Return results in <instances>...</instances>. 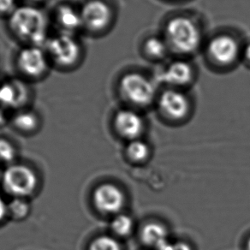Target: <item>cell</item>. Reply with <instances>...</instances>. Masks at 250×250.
Wrapping results in <instances>:
<instances>
[{"label":"cell","instance_id":"24","mask_svg":"<svg viewBox=\"0 0 250 250\" xmlns=\"http://www.w3.org/2000/svg\"><path fill=\"white\" fill-rule=\"evenodd\" d=\"M244 62L250 66V42L247 43L246 45H243L242 49V57Z\"/></svg>","mask_w":250,"mask_h":250},{"label":"cell","instance_id":"20","mask_svg":"<svg viewBox=\"0 0 250 250\" xmlns=\"http://www.w3.org/2000/svg\"><path fill=\"white\" fill-rule=\"evenodd\" d=\"M15 125L18 128L24 130H29L34 129L37 124V120L35 115L31 112H21L16 116L14 119Z\"/></svg>","mask_w":250,"mask_h":250},{"label":"cell","instance_id":"28","mask_svg":"<svg viewBox=\"0 0 250 250\" xmlns=\"http://www.w3.org/2000/svg\"><path fill=\"white\" fill-rule=\"evenodd\" d=\"M247 250H250V238L248 241V243H247Z\"/></svg>","mask_w":250,"mask_h":250},{"label":"cell","instance_id":"3","mask_svg":"<svg viewBox=\"0 0 250 250\" xmlns=\"http://www.w3.org/2000/svg\"><path fill=\"white\" fill-rule=\"evenodd\" d=\"M118 86L123 99L133 106L148 107L157 101L155 83L144 74L137 71L125 74Z\"/></svg>","mask_w":250,"mask_h":250},{"label":"cell","instance_id":"10","mask_svg":"<svg viewBox=\"0 0 250 250\" xmlns=\"http://www.w3.org/2000/svg\"><path fill=\"white\" fill-rule=\"evenodd\" d=\"M18 65L28 77H38L47 69V59L39 46L31 45L22 49L19 53Z\"/></svg>","mask_w":250,"mask_h":250},{"label":"cell","instance_id":"1","mask_svg":"<svg viewBox=\"0 0 250 250\" xmlns=\"http://www.w3.org/2000/svg\"><path fill=\"white\" fill-rule=\"evenodd\" d=\"M164 39L170 53L177 58L188 59L195 55L203 45V31L194 18L177 15L169 18L164 26Z\"/></svg>","mask_w":250,"mask_h":250},{"label":"cell","instance_id":"23","mask_svg":"<svg viewBox=\"0 0 250 250\" xmlns=\"http://www.w3.org/2000/svg\"><path fill=\"white\" fill-rule=\"evenodd\" d=\"M16 0H0V13L12 14L16 7Z\"/></svg>","mask_w":250,"mask_h":250},{"label":"cell","instance_id":"13","mask_svg":"<svg viewBox=\"0 0 250 250\" xmlns=\"http://www.w3.org/2000/svg\"><path fill=\"white\" fill-rule=\"evenodd\" d=\"M56 18L63 34L73 35L74 33L84 27L81 11L70 5L60 6L57 11Z\"/></svg>","mask_w":250,"mask_h":250},{"label":"cell","instance_id":"29","mask_svg":"<svg viewBox=\"0 0 250 250\" xmlns=\"http://www.w3.org/2000/svg\"><path fill=\"white\" fill-rule=\"evenodd\" d=\"M29 1H34V2H37V1H41V0H29Z\"/></svg>","mask_w":250,"mask_h":250},{"label":"cell","instance_id":"11","mask_svg":"<svg viewBox=\"0 0 250 250\" xmlns=\"http://www.w3.org/2000/svg\"><path fill=\"white\" fill-rule=\"evenodd\" d=\"M94 203L101 212L113 213L122 208L125 203V195L115 185L103 184L94 191Z\"/></svg>","mask_w":250,"mask_h":250},{"label":"cell","instance_id":"18","mask_svg":"<svg viewBox=\"0 0 250 250\" xmlns=\"http://www.w3.org/2000/svg\"><path fill=\"white\" fill-rule=\"evenodd\" d=\"M134 226L133 220L129 216L120 214L115 217L111 222L112 230L118 236H125L131 232Z\"/></svg>","mask_w":250,"mask_h":250},{"label":"cell","instance_id":"22","mask_svg":"<svg viewBox=\"0 0 250 250\" xmlns=\"http://www.w3.org/2000/svg\"><path fill=\"white\" fill-rule=\"evenodd\" d=\"M11 211L16 217H24L28 211V205L20 200H15L11 202Z\"/></svg>","mask_w":250,"mask_h":250},{"label":"cell","instance_id":"14","mask_svg":"<svg viewBox=\"0 0 250 250\" xmlns=\"http://www.w3.org/2000/svg\"><path fill=\"white\" fill-rule=\"evenodd\" d=\"M143 54L152 62H160L167 59L170 53L169 46L162 35L149 36L143 44Z\"/></svg>","mask_w":250,"mask_h":250},{"label":"cell","instance_id":"17","mask_svg":"<svg viewBox=\"0 0 250 250\" xmlns=\"http://www.w3.org/2000/svg\"><path fill=\"white\" fill-rule=\"evenodd\" d=\"M127 152L129 158L135 161H143L146 160L148 153L149 148L146 143L141 140H132L129 146L127 147Z\"/></svg>","mask_w":250,"mask_h":250},{"label":"cell","instance_id":"4","mask_svg":"<svg viewBox=\"0 0 250 250\" xmlns=\"http://www.w3.org/2000/svg\"><path fill=\"white\" fill-rule=\"evenodd\" d=\"M243 46L229 34H219L209 40L206 54L209 61L219 68H229L241 59Z\"/></svg>","mask_w":250,"mask_h":250},{"label":"cell","instance_id":"8","mask_svg":"<svg viewBox=\"0 0 250 250\" xmlns=\"http://www.w3.org/2000/svg\"><path fill=\"white\" fill-rule=\"evenodd\" d=\"M37 184L35 174L28 167L13 166L4 174V186L9 193L17 196H26L35 190Z\"/></svg>","mask_w":250,"mask_h":250},{"label":"cell","instance_id":"15","mask_svg":"<svg viewBox=\"0 0 250 250\" xmlns=\"http://www.w3.org/2000/svg\"><path fill=\"white\" fill-rule=\"evenodd\" d=\"M167 229L160 223H149L144 226L141 237L143 243L148 246L157 247L159 244L167 240Z\"/></svg>","mask_w":250,"mask_h":250},{"label":"cell","instance_id":"27","mask_svg":"<svg viewBox=\"0 0 250 250\" xmlns=\"http://www.w3.org/2000/svg\"><path fill=\"white\" fill-rule=\"evenodd\" d=\"M5 212H6V206L4 200L0 197V220L4 218Z\"/></svg>","mask_w":250,"mask_h":250},{"label":"cell","instance_id":"30","mask_svg":"<svg viewBox=\"0 0 250 250\" xmlns=\"http://www.w3.org/2000/svg\"><path fill=\"white\" fill-rule=\"evenodd\" d=\"M174 1H184V0H174Z\"/></svg>","mask_w":250,"mask_h":250},{"label":"cell","instance_id":"6","mask_svg":"<svg viewBox=\"0 0 250 250\" xmlns=\"http://www.w3.org/2000/svg\"><path fill=\"white\" fill-rule=\"evenodd\" d=\"M45 45L49 55L59 65L70 66L79 59L80 45L72 35L61 33L47 40Z\"/></svg>","mask_w":250,"mask_h":250},{"label":"cell","instance_id":"2","mask_svg":"<svg viewBox=\"0 0 250 250\" xmlns=\"http://www.w3.org/2000/svg\"><path fill=\"white\" fill-rule=\"evenodd\" d=\"M10 25L18 37L29 42L32 45L39 46L47 42L46 19L43 12L37 8H17L11 15Z\"/></svg>","mask_w":250,"mask_h":250},{"label":"cell","instance_id":"12","mask_svg":"<svg viewBox=\"0 0 250 250\" xmlns=\"http://www.w3.org/2000/svg\"><path fill=\"white\" fill-rule=\"evenodd\" d=\"M115 125L122 136L132 141L143 132L144 122L137 111L132 109H123L115 117Z\"/></svg>","mask_w":250,"mask_h":250},{"label":"cell","instance_id":"25","mask_svg":"<svg viewBox=\"0 0 250 250\" xmlns=\"http://www.w3.org/2000/svg\"><path fill=\"white\" fill-rule=\"evenodd\" d=\"M156 250H175V243H171L167 239L155 247Z\"/></svg>","mask_w":250,"mask_h":250},{"label":"cell","instance_id":"16","mask_svg":"<svg viewBox=\"0 0 250 250\" xmlns=\"http://www.w3.org/2000/svg\"><path fill=\"white\" fill-rule=\"evenodd\" d=\"M22 87L20 84L5 83L0 87V103L4 105H13L23 97Z\"/></svg>","mask_w":250,"mask_h":250},{"label":"cell","instance_id":"7","mask_svg":"<svg viewBox=\"0 0 250 250\" xmlns=\"http://www.w3.org/2000/svg\"><path fill=\"white\" fill-rule=\"evenodd\" d=\"M156 101L160 111L173 120L185 118L190 109L189 98L182 89L167 87L158 94Z\"/></svg>","mask_w":250,"mask_h":250},{"label":"cell","instance_id":"26","mask_svg":"<svg viewBox=\"0 0 250 250\" xmlns=\"http://www.w3.org/2000/svg\"><path fill=\"white\" fill-rule=\"evenodd\" d=\"M175 250H192L190 246L184 242H177L175 243Z\"/></svg>","mask_w":250,"mask_h":250},{"label":"cell","instance_id":"5","mask_svg":"<svg viewBox=\"0 0 250 250\" xmlns=\"http://www.w3.org/2000/svg\"><path fill=\"white\" fill-rule=\"evenodd\" d=\"M157 80L167 87L184 90V88L191 86L195 82V67L188 59L177 58L158 72Z\"/></svg>","mask_w":250,"mask_h":250},{"label":"cell","instance_id":"9","mask_svg":"<svg viewBox=\"0 0 250 250\" xmlns=\"http://www.w3.org/2000/svg\"><path fill=\"white\" fill-rule=\"evenodd\" d=\"M83 26L91 31L104 30L112 21V11L102 0H91L81 10Z\"/></svg>","mask_w":250,"mask_h":250},{"label":"cell","instance_id":"19","mask_svg":"<svg viewBox=\"0 0 250 250\" xmlns=\"http://www.w3.org/2000/svg\"><path fill=\"white\" fill-rule=\"evenodd\" d=\"M90 250H121V247L118 241L111 236H102L92 243Z\"/></svg>","mask_w":250,"mask_h":250},{"label":"cell","instance_id":"21","mask_svg":"<svg viewBox=\"0 0 250 250\" xmlns=\"http://www.w3.org/2000/svg\"><path fill=\"white\" fill-rule=\"evenodd\" d=\"M15 150L13 146L5 140H0V160L9 162L14 159Z\"/></svg>","mask_w":250,"mask_h":250}]
</instances>
